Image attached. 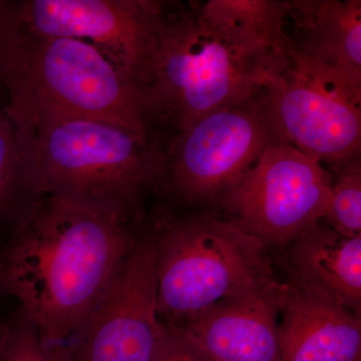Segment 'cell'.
Segmentation results:
<instances>
[{
	"instance_id": "obj_19",
	"label": "cell",
	"mask_w": 361,
	"mask_h": 361,
	"mask_svg": "<svg viewBox=\"0 0 361 361\" xmlns=\"http://www.w3.org/2000/svg\"><path fill=\"white\" fill-rule=\"evenodd\" d=\"M155 361L215 360L180 330L167 329L165 338Z\"/></svg>"
},
{
	"instance_id": "obj_6",
	"label": "cell",
	"mask_w": 361,
	"mask_h": 361,
	"mask_svg": "<svg viewBox=\"0 0 361 361\" xmlns=\"http://www.w3.org/2000/svg\"><path fill=\"white\" fill-rule=\"evenodd\" d=\"M279 144L287 142L261 87L202 116L171 140L163 192L187 207L215 205L266 149Z\"/></svg>"
},
{
	"instance_id": "obj_10",
	"label": "cell",
	"mask_w": 361,
	"mask_h": 361,
	"mask_svg": "<svg viewBox=\"0 0 361 361\" xmlns=\"http://www.w3.org/2000/svg\"><path fill=\"white\" fill-rule=\"evenodd\" d=\"M160 7L158 0H23L11 1V16L35 35L92 44L145 87Z\"/></svg>"
},
{
	"instance_id": "obj_7",
	"label": "cell",
	"mask_w": 361,
	"mask_h": 361,
	"mask_svg": "<svg viewBox=\"0 0 361 361\" xmlns=\"http://www.w3.org/2000/svg\"><path fill=\"white\" fill-rule=\"evenodd\" d=\"M332 175L322 163L288 144L266 149L257 163L218 199L225 219L266 247L289 246L322 221Z\"/></svg>"
},
{
	"instance_id": "obj_11",
	"label": "cell",
	"mask_w": 361,
	"mask_h": 361,
	"mask_svg": "<svg viewBox=\"0 0 361 361\" xmlns=\"http://www.w3.org/2000/svg\"><path fill=\"white\" fill-rule=\"evenodd\" d=\"M286 289L272 280L216 304L177 330L215 361H282L279 318Z\"/></svg>"
},
{
	"instance_id": "obj_20",
	"label": "cell",
	"mask_w": 361,
	"mask_h": 361,
	"mask_svg": "<svg viewBox=\"0 0 361 361\" xmlns=\"http://www.w3.org/2000/svg\"><path fill=\"white\" fill-rule=\"evenodd\" d=\"M9 1H0V97L4 94L1 80L2 49H4V30H6L7 11Z\"/></svg>"
},
{
	"instance_id": "obj_18",
	"label": "cell",
	"mask_w": 361,
	"mask_h": 361,
	"mask_svg": "<svg viewBox=\"0 0 361 361\" xmlns=\"http://www.w3.org/2000/svg\"><path fill=\"white\" fill-rule=\"evenodd\" d=\"M0 361H75L68 344L44 339L21 311L0 324Z\"/></svg>"
},
{
	"instance_id": "obj_16",
	"label": "cell",
	"mask_w": 361,
	"mask_h": 361,
	"mask_svg": "<svg viewBox=\"0 0 361 361\" xmlns=\"http://www.w3.org/2000/svg\"><path fill=\"white\" fill-rule=\"evenodd\" d=\"M27 201L18 132L0 97V222L13 224Z\"/></svg>"
},
{
	"instance_id": "obj_2",
	"label": "cell",
	"mask_w": 361,
	"mask_h": 361,
	"mask_svg": "<svg viewBox=\"0 0 361 361\" xmlns=\"http://www.w3.org/2000/svg\"><path fill=\"white\" fill-rule=\"evenodd\" d=\"M11 118L28 200L61 195L141 216L142 196L163 192L168 149L164 137L61 114Z\"/></svg>"
},
{
	"instance_id": "obj_9",
	"label": "cell",
	"mask_w": 361,
	"mask_h": 361,
	"mask_svg": "<svg viewBox=\"0 0 361 361\" xmlns=\"http://www.w3.org/2000/svg\"><path fill=\"white\" fill-rule=\"evenodd\" d=\"M156 261L146 229L68 344L75 361H155L167 332L157 310Z\"/></svg>"
},
{
	"instance_id": "obj_12",
	"label": "cell",
	"mask_w": 361,
	"mask_h": 361,
	"mask_svg": "<svg viewBox=\"0 0 361 361\" xmlns=\"http://www.w3.org/2000/svg\"><path fill=\"white\" fill-rule=\"evenodd\" d=\"M282 32L290 51L361 96L360 0H286Z\"/></svg>"
},
{
	"instance_id": "obj_15",
	"label": "cell",
	"mask_w": 361,
	"mask_h": 361,
	"mask_svg": "<svg viewBox=\"0 0 361 361\" xmlns=\"http://www.w3.org/2000/svg\"><path fill=\"white\" fill-rule=\"evenodd\" d=\"M286 0H208L200 1L207 18L244 44L268 52L287 49L282 25Z\"/></svg>"
},
{
	"instance_id": "obj_5",
	"label": "cell",
	"mask_w": 361,
	"mask_h": 361,
	"mask_svg": "<svg viewBox=\"0 0 361 361\" xmlns=\"http://www.w3.org/2000/svg\"><path fill=\"white\" fill-rule=\"evenodd\" d=\"M156 246L157 310L167 329L272 281L267 247L211 212L161 211L148 228Z\"/></svg>"
},
{
	"instance_id": "obj_3",
	"label": "cell",
	"mask_w": 361,
	"mask_h": 361,
	"mask_svg": "<svg viewBox=\"0 0 361 361\" xmlns=\"http://www.w3.org/2000/svg\"><path fill=\"white\" fill-rule=\"evenodd\" d=\"M1 80L11 116L56 113L165 137L148 90L87 42L44 37L14 23L8 2Z\"/></svg>"
},
{
	"instance_id": "obj_17",
	"label": "cell",
	"mask_w": 361,
	"mask_h": 361,
	"mask_svg": "<svg viewBox=\"0 0 361 361\" xmlns=\"http://www.w3.org/2000/svg\"><path fill=\"white\" fill-rule=\"evenodd\" d=\"M331 192L322 220L345 236L361 235V155L331 167Z\"/></svg>"
},
{
	"instance_id": "obj_14",
	"label": "cell",
	"mask_w": 361,
	"mask_h": 361,
	"mask_svg": "<svg viewBox=\"0 0 361 361\" xmlns=\"http://www.w3.org/2000/svg\"><path fill=\"white\" fill-rule=\"evenodd\" d=\"M289 246L292 282L360 316L361 235L345 236L318 221Z\"/></svg>"
},
{
	"instance_id": "obj_1",
	"label": "cell",
	"mask_w": 361,
	"mask_h": 361,
	"mask_svg": "<svg viewBox=\"0 0 361 361\" xmlns=\"http://www.w3.org/2000/svg\"><path fill=\"white\" fill-rule=\"evenodd\" d=\"M141 216L61 195L30 199L0 246V293L70 344L140 238Z\"/></svg>"
},
{
	"instance_id": "obj_13",
	"label": "cell",
	"mask_w": 361,
	"mask_h": 361,
	"mask_svg": "<svg viewBox=\"0 0 361 361\" xmlns=\"http://www.w3.org/2000/svg\"><path fill=\"white\" fill-rule=\"evenodd\" d=\"M279 341L282 361H360V316L291 282L280 311Z\"/></svg>"
},
{
	"instance_id": "obj_8",
	"label": "cell",
	"mask_w": 361,
	"mask_h": 361,
	"mask_svg": "<svg viewBox=\"0 0 361 361\" xmlns=\"http://www.w3.org/2000/svg\"><path fill=\"white\" fill-rule=\"evenodd\" d=\"M287 144L329 167L361 155V96L287 47L266 75Z\"/></svg>"
},
{
	"instance_id": "obj_4",
	"label": "cell",
	"mask_w": 361,
	"mask_h": 361,
	"mask_svg": "<svg viewBox=\"0 0 361 361\" xmlns=\"http://www.w3.org/2000/svg\"><path fill=\"white\" fill-rule=\"evenodd\" d=\"M214 23L200 1H161L144 85L169 140L264 84L276 59Z\"/></svg>"
}]
</instances>
